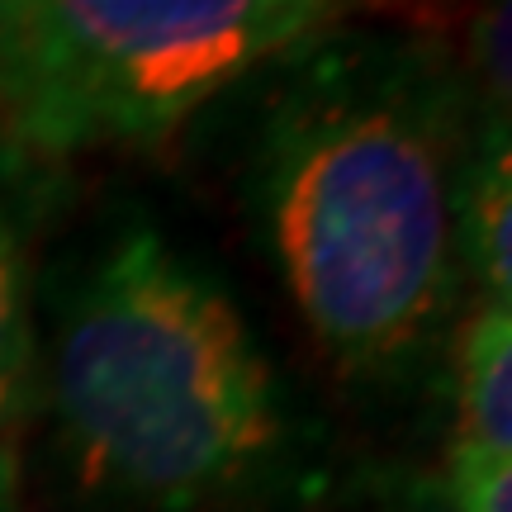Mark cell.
Masks as SVG:
<instances>
[{
	"label": "cell",
	"instance_id": "cell-1",
	"mask_svg": "<svg viewBox=\"0 0 512 512\" xmlns=\"http://www.w3.org/2000/svg\"><path fill=\"white\" fill-rule=\"evenodd\" d=\"M238 200L337 375L394 384L460 309L479 100L451 38L342 15L242 86Z\"/></svg>",
	"mask_w": 512,
	"mask_h": 512
},
{
	"label": "cell",
	"instance_id": "cell-2",
	"mask_svg": "<svg viewBox=\"0 0 512 512\" xmlns=\"http://www.w3.org/2000/svg\"><path fill=\"white\" fill-rule=\"evenodd\" d=\"M43 399L81 494L128 512H214L285 465L294 408L219 275L133 223L62 304Z\"/></svg>",
	"mask_w": 512,
	"mask_h": 512
},
{
	"label": "cell",
	"instance_id": "cell-3",
	"mask_svg": "<svg viewBox=\"0 0 512 512\" xmlns=\"http://www.w3.org/2000/svg\"><path fill=\"white\" fill-rule=\"evenodd\" d=\"M337 0H0V128L62 162L157 147Z\"/></svg>",
	"mask_w": 512,
	"mask_h": 512
},
{
	"label": "cell",
	"instance_id": "cell-4",
	"mask_svg": "<svg viewBox=\"0 0 512 512\" xmlns=\"http://www.w3.org/2000/svg\"><path fill=\"white\" fill-rule=\"evenodd\" d=\"M62 190L67 176L0 128V446H19L38 403L34 252Z\"/></svg>",
	"mask_w": 512,
	"mask_h": 512
},
{
	"label": "cell",
	"instance_id": "cell-5",
	"mask_svg": "<svg viewBox=\"0 0 512 512\" xmlns=\"http://www.w3.org/2000/svg\"><path fill=\"white\" fill-rule=\"evenodd\" d=\"M512 152L508 124L484 119L456 200L460 271L484 304H512Z\"/></svg>",
	"mask_w": 512,
	"mask_h": 512
},
{
	"label": "cell",
	"instance_id": "cell-6",
	"mask_svg": "<svg viewBox=\"0 0 512 512\" xmlns=\"http://www.w3.org/2000/svg\"><path fill=\"white\" fill-rule=\"evenodd\" d=\"M456 441L512 456V304L479 299L460 323Z\"/></svg>",
	"mask_w": 512,
	"mask_h": 512
},
{
	"label": "cell",
	"instance_id": "cell-7",
	"mask_svg": "<svg viewBox=\"0 0 512 512\" xmlns=\"http://www.w3.org/2000/svg\"><path fill=\"white\" fill-rule=\"evenodd\" d=\"M437 479L456 512H512V456L451 437Z\"/></svg>",
	"mask_w": 512,
	"mask_h": 512
},
{
	"label": "cell",
	"instance_id": "cell-8",
	"mask_svg": "<svg viewBox=\"0 0 512 512\" xmlns=\"http://www.w3.org/2000/svg\"><path fill=\"white\" fill-rule=\"evenodd\" d=\"M366 512H456L437 470L389 465L366 479Z\"/></svg>",
	"mask_w": 512,
	"mask_h": 512
},
{
	"label": "cell",
	"instance_id": "cell-9",
	"mask_svg": "<svg viewBox=\"0 0 512 512\" xmlns=\"http://www.w3.org/2000/svg\"><path fill=\"white\" fill-rule=\"evenodd\" d=\"M347 15H370V19H394L408 29L446 38V29L456 24V15L465 19L470 0H337Z\"/></svg>",
	"mask_w": 512,
	"mask_h": 512
},
{
	"label": "cell",
	"instance_id": "cell-10",
	"mask_svg": "<svg viewBox=\"0 0 512 512\" xmlns=\"http://www.w3.org/2000/svg\"><path fill=\"white\" fill-rule=\"evenodd\" d=\"M0 512H19V446H0Z\"/></svg>",
	"mask_w": 512,
	"mask_h": 512
}]
</instances>
